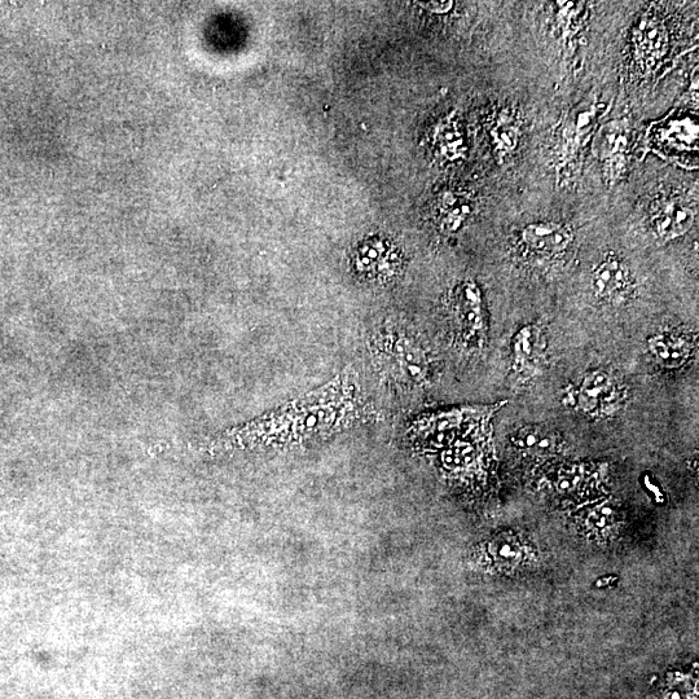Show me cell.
Wrapping results in <instances>:
<instances>
[{"instance_id":"obj_6","label":"cell","mask_w":699,"mask_h":699,"mask_svg":"<svg viewBox=\"0 0 699 699\" xmlns=\"http://www.w3.org/2000/svg\"><path fill=\"white\" fill-rule=\"evenodd\" d=\"M521 243L534 257L552 259L569 249L573 243V232L561 223H533L522 231Z\"/></svg>"},{"instance_id":"obj_2","label":"cell","mask_w":699,"mask_h":699,"mask_svg":"<svg viewBox=\"0 0 699 699\" xmlns=\"http://www.w3.org/2000/svg\"><path fill=\"white\" fill-rule=\"evenodd\" d=\"M372 355L382 373L399 384L421 386L430 375V359L425 347L410 333L393 325H382L373 334Z\"/></svg>"},{"instance_id":"obj_1","label":"cell","mask_w":699,"mask_h":699,"mask_svg":"<svg viewBox=\"0 0 699 699\" xmlns=\"http://www.w3.org/2000/svg\"><path fill=\"white\" fill-rule=\"evenodd\" d=\"M351 378L338 376L322 388L292 400L278 410L248 422L237 432L256 441H292L333 432L356 419Z\"/></svg>"},{"instance_id":"obj_12","label":"cell","mask_w":699,"mask_h":699,"mask_svg":"<svg viewBox=\"0 0 699 699\" xmlns=\"http://www.w3.org/2000/svg\"><path fill=\"white\" fill-rule=\"evenodd\" d=\"M542 331L536 325H526L513 342L514 367L517 372H529L542 351Z\"/></svg>"},{"instance_id":"obj_16","label":"cell","mask_w":699,"mask_h":699,"mask_svg":"<svg viewBox=\"0 0 699 699\" xmlns=\"http://www.w3.org/2000/svg\"><path fill=\"white\" fill-rule=\"evenodd\" d=\"M459 130V126L452 118L442 123L438 129L437 144L439 153L447 160H456V158L464 156V140Z\"/></svg>"},{"instance_id":"obj_11","label":"cell","mask_w":699,"mask_h":699,"mask_svg":"<svg viewBox=\"0 0 699 699\" xmlns=\"http://www.w3.org/2000/svg\"><path fill=\"white\" fill-rule=\"evenodd\" d=\"M655 139L671 152H694L698 149V123L694 118H677L657 130Z\"/></svg>"},{"instance_id":"obj_9","label":"cell","mask_w":699,"mask_h":699,"mask_svg":"<svg viewBox=\"0 0 699 699\" xmlns=\"http://www.w3.org/2000/svg\"><path fill=\"white\" fill-rule=\"evenodd\" d=\"M592 283L602 300H623L632 288L631 272L621 258L610 254L593 271Z\"/></svg>"},{"instance_id":"obj_10","label":"cell","mask_w":699,"mask_h":699,"mask_svg":"<svg viewBox=\"0 0 699 699\" xmlns=\"http://www.w3.org/2000/svg\"><path fill=\"white\" fill-rule=\"evenodd\" d=\"M635 55L645 68L653 67L665 55L667 33L665 26L655 19L641 21L633 35Z\"/></svg>"},{"instance_id":"obj_5","label":"cell","mask_w":699,"mask_h":699,"mask_svg":"<svg viewBox=\"0 0 699 699\" xmlns=\"http://www.w3.org/2000/svg\"><path fill=\"white\" fill-rule=\"evenodd\" d=\"M400 254L389 240L369 239L363 241L354 252V267L358 274L371 280L393 278L400 268Z\"/></svg>"},{"instance_id":"obj_15","label":"cell","mask_w":699,"mask_h":699,"mask_svg":"<svg viewBox=\"0 0 699 699\" xmlns=\"http://www.w3.org/2000/svg\"><path fill=\"white\" fill-rule=\"evenodd\" d=\"M491 136L494 139L496 153L500 158H504L516 151L518 138H520V125L511 114L501 113L492 126Z\"/></svg>"},{"instance_id":"obj_13","label":"cell","mask_w":699,"mask_h":699,"mask_svg":"<svg viewBox=\"0 0 699 699\" xmlns=\"http://www.w3.org/2000/svg\"><path fill=\"white\" fill-rule=\"evenodd\" d=\"M649 350L654 358L666 368H679L690 356V345L684 338L657 334L649 340Z\"/></svg>"},{"instance_id":"obj_7","label":"cell","mask_w":699,"mask_h":699,"mask_svg":"<svg viewBox=\"0 0 699 699\" xmlns=\"http://www.w3.org/2000/svg\"><path fill=\"white\" fill-rule=\"evenodd\" d=\"M617 390L613 377L609 373L595 371L584 378L578 390L570 391L566 400L570 406L578 407L580 411L593 415L615 402L618 397Z\"/></svg>"},{"instance_id":"obj_17","label":"cell","mask_w":699,"mask_h":699,"mask_svg":"<svg viewBox=\"0 0 699 699\" xmlns=\"http://www.w3.org/2000/svg\"><path fill=\"white\" fill-rule=\"evenodd\" d=\"M596 107H591V111H586L578 114L577 120L570 123L569 129L565 133V157L567 160H575L578 156V149L582 147L586 134L589 131V125L592 126L593 117H595Z\"/></svg>"},{"instance_id":"obj_20","label":"cell","mask_w":699,"mask_h":699,"mask_svg":"<svg viewBox=\"0 0 699 699\" xmlns=\"http://www.w3.org/2000/svg\"><path fill=\"white\" fill-rule=\"evenodd\" d=\"M421 8L433 13H447L454 7V2H417Z\"/></svg>"},{"instance_id":"obj_3","label":"cell","mask_w":699,"mask_h":699,"mask_svg":"<svg viewBox=\"0 0 699 699\" xmlns=\"http://www.w3.org/2000/svg\"><path fill=\"white\" fill-rule=\"evenodd\" d=\"M451 311L461 340L476 342L485 331V305L481 289L473 281L457 285L451 294Z\"/></svg>"},{"instance_id":"obj_4","label":"cell","mask_w":699,"mask_h":699,"mask_svg":"<svg viewBox=\"0 0 699 699\" xmlns=\"http://www.w3.org/2000/svg\"><path fill=\"white\" fill-rule=\"evenodd\" d=\"M628 140L630 129L626 121L606 123L593 140V155L604 165L605 178L610 184L621 179L626 169Z\"/></svg>"},{"instance_id":"obj_8","label":"cell","mask_w":699,"mask_h":699,"mask_svg":"<svg viewBox=\"0 0 699 699\" xmlns=\"http://www.w3.org/2000/svg\"><path fill=\"white\" fill-rule=\"evenodd\" d=\"M696 213L681 197H666L655 205L652 215L655 233L663 240L683 236L692 228Z\"/></svg>"},{"instance_id":"obj_18","label":"cell","mask_w":699,"mask_h":699,"mask_svg":"<svg viewBox=\"0 0 699 699\" xmlns=\"http://www.w3.org/2000/svg\"><path fill=\"white\" fill-rule=\"evenodd\" d=\"M468 200L457 196L444 197L441 205V226L443 230L455 232L459 230L466 218L469 217L470 205Z\"/></svg>"},{"instance_id":"obj_14","label":"cell","mask_w":699,"mask_h":699,"mask_svg":"<svg viewBox=\"0 0 699 699\" xmlns=\"http://www.w3.org/2000/svg\"><path fill=\"white\" fill-rule=\"evenodd\" d=\"M514 446L518 451L526 452L530 455L552 454L557 450L558 439L542 428L521 429L513 438Z\"/></svg>"},{"instance_id":"obj_19","label":"cell","mask_w":699,"mask_h":699,"mask_svg":"<svg viewBox=\"0 0 699 699\" xmlns=\"http://www.w3.org/2000/svg\"><path fill=\"white\" fill-rule=\"evenodd\" d=\"M495 561L503 566L516 565L521 560V547L516 540L503 538L495 540L494 544Z\"/></svg>"}]
</instances>
